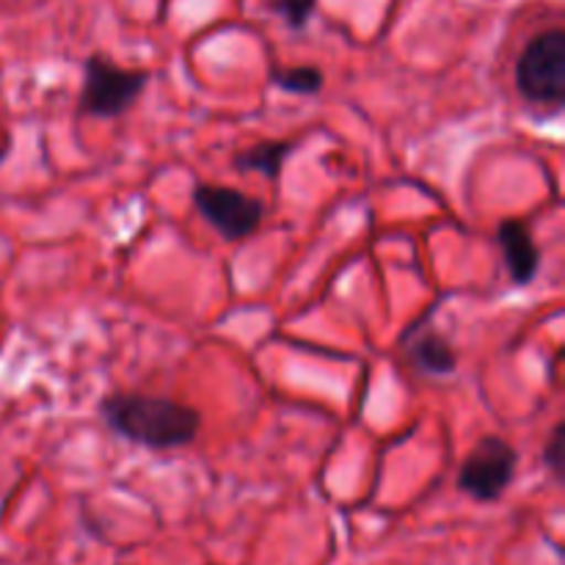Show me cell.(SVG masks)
<instances>
[{
    "mask_svg": "<svg viewBox=\"0 0 565 565\" xmlns=\"http://www.w3.org/2000/svg\"><path fill=\"white\" fill-rule=\"evenodd\" d=\"M99 414L110 430L127 441L149 450H174L196 439L202 428V414L185 403L149 395H110L103 401Z\"/></svg>",
    "mask_w": 565,
    "mask_h": 565,
    "instance_id": "cell-1",
    "label": "cell"
},
{
    "mask_svg": "<svg viewBox=\"0 0 565 565\" xmlns=\"http://www.w3.org/2000/svg\"><path fill=\"white\" fill-rule=\"evenodd\" d=\"M147 83V72L116 66L108 55H92L83 66V92L77 105L86 116L116 119L132 108Z\"/></svg>",
    "mask_w": 565,
    "mask_h": 565,
    "instance_id": "cell-2",
    "label": "cell"
},
{
    "mask_svg": "<svg viewBox=\"0 0 565 565\" xmlns=\"http://www.w3.org/2000/svg\"><path fill=\"white\" fill-rule=\"evenodd\" d=\"M516 86L535 105L565 103V33L561 28L530 39L516 61Z\"/></svg>",
    "mask_w": 565,
    "mask_h": 565,
    "instance_id": "cell-3",
    "label": "cell"
},
{
    "mask_svg": "<svg viewBox=\"0 0 565 565\" xmlns=\"http://www.w3.org/2000/svg\"><path fill=\"white\" fill-rule=\"evenodd\" d=\"M519 452L502 436H483L458 472V489L478 502H497L516 478Z\"/></svg>",
    "mask_w": 565,
    "mask_h": 565,
    "instance_id": "cell-4",
    "label": "cell"
},
{
    "mask_svg": "<svg viewBox=\"0 0 565 565\" xmlns=\"http://www.w3.org/2000/svg\"><path fill=\"white\" fill-rule=\"evenodd\" d=\"M193 202L224 241H246L263 221V202L237 188L199 185L193 191Z\"/></svg>",
    "mask_w": 565,
    "mask_h": 565,
    "instance_id": "cell-5",
    "label": "cell"
},
{
    "mask_svg": "<svg viewBox=\"0 0 565 565\" xmlns=\"http://www.w3.org/2000/svg\"><path fill=\"white\" fill-rule=\"evenodd\" d=\"M497 243H500L508 270H511V279L516 285H530L541 268V254L527 224L524 221H502L497 226Z\"/></svg>",
    "mask_w": 565,
    "mask_h": 565,
    "instance_id": "cell-6",
    "label": "cell"
},
{
    "mask_svg": "<svg viewBox=\"0 0 565 565\" xmlns=\"http://www.w3.org/2000/svg\"><path fill=\"white\" fill-rule=\"evenodd\" d=\"M406 356L419 373L425 375H450L456 373L458 356L450 342L434 329H417L406 345Z\"/></svg>",
    "mask_w": 565,
    "mask_h": 565,
    "instance_id": "cell-7",
    "label": "cell"
},
{
    "mask_svg": "<svg viewBox=\"0 0 565 565\" xmlns=\"http://www.w3.org/2000/svg\"><path fill=\"white\" fill-rule=\"evenodd\" d=\"M292 141H263L248 147L246 152H241L235 158L237 171H259L268 180H279L281 166L290 158Z\"/></svg>",
    "mask_w": 565,
    "mask_h": 565,
    "instance_id": "cell-8",
    "label": "cell"
},
{
    "mask_svg": "<svg viewBox=\"0 0 565 565\" xmlns=\"http://www.w3.org/2000/svg\"><path fill=\"white\" fill-rule=\"evenodd\" d=\"M270 83L290 94H318L323 88V72L318 66H290L270 72Z\"/></svg>",
    "mask_w": 565,
    "mask_h": 565,
    "instance_id": "cell-9",
    "label": "cell"
},
{
    "mask_svg": "<svg viewBox=\"0 0 565 565\" xmlns=\"http://www.w3.org/2000/svg\"><path fill=\"white\" fill-rule=\"evenodd\" d=\"M315 3H318V0H274V9L285 17L287 25L298 31V28L307 25L309 17H312Z\"/></svg>",
    "mask_w": 565,
    "mask_h": 565,
    "instance_id": "cell-10",
    "label": "cell"
},
{
    "mask_svg": "<svg viewBox=\"0 0 565 565\" xmlns=\"http://www.w3.org/2000/svg\"><path fill=\"white\" fill-rule=\"evenodd\" d=\"M563 441H565V436H563V425H557L555 430H552V439H550V445H546V450H544V463L546 467L552 469V475H555V478H563Z\"/></svg>",
    "mask_w": 565,
    "mask_h": 565,
    "instance_id": "cell-11",
    "label": "cell"
},
{
    "mask_svg": "<svg viewBox=\"0 0 565 565\" xmlns=\"http://www.w3.org/2000/svg\"><path fill=\"white\" fill-rule=\"evenodd\" d=\"M6 154V141H3V130H0V158Z\"/></svg>",
    "mask_w": 565,
    "mask_h": 565,
    "instance_id": "cell-12",
    "label": "cell"
}]
</instances>
